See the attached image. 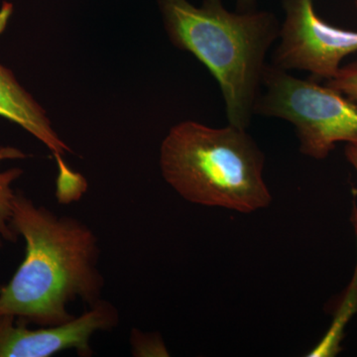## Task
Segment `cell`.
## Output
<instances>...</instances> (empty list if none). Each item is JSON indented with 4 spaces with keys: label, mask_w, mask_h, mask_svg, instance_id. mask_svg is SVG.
<instances>
[{
    "label": "cell",
    "mask_w": 357,
    "mask_h": 357,
    "mask_svg": "<svg viewBox=\"0 0 357 357\" xmlns=\"http://www.w3.org/2000/svg\"><path fill=\"white\" fill-rule=\"evenodd\" d=\"M11 229L25 241V256L0 288V317L39 326L76 318L67 307L81 299L89 307L102 299L105 279L95 232L73 217L58 215L15 192Z\"/></svg>",
    "instance_id": "obj_1"
},
{
    "label": "cell",
    "mask_w": 357,
    "mask_h": 357,
    "mask_svg": "<svg viewBox=\"0 0 357 357\" xmlns=\"http://www.w3.org/2000/svg\"><path fill=\"white\" fill-rule=\"evenodd\" d=\"M158 2L169 38L217 79L229 124L248 128L262 91L265 57L280 34L273 14L229 13L220 0H204L201 7L187 0Z\"/></svg>",
    "instance_id": "obj_2"
},
{
    "label": "cell",
    "mask_w": 357,
    "mask_h": 357,
    "mask_svg": "<svg viewBox=\"0 0 357 357\" xmlns=\"http://www.w3.org/2000/svg\"><path fill=\"white\" fill-rule=\"evenodd\" d=\"M159 162L166 182L190 203L243 213L271 204L264 155L246 129L180 122L162 142Z\"/></svg>",
    "instance_id": "obj_3"
},
{
    "label": "cell",
    "mask_w": 357,
    "mask_h": 357,
    "mask_svg": "<svg viewBox=\"0 0 357 357\" xmlns=\"http://www.w3.org/2000/svg\"><path fill=\"white\" fill-rule=\"evenodd\" d=\"M255 114L293 124L300 151L323 160L340 142L357 145V105L328 86L298 79L266 65Z\"/></svg>",
    "instance_id": "obj_4"
},
{
    "label": "cell",
    "mask_w": 357,
    "mask_h": 357,
    "mask_svg": "<svg viewBox=\"0 0 357 357\" xmlns=\"http://www.w3.org/2000/svg\"><path fill=\"white\" fill-rule=\"evenodd\" d=\"M314 0H284L285 21L273 66L303 70L326 81L337 76L340 63L357 52V32L328 24L316 13Z\"/></svg>",
    "instance_id": "obj_5"
},
{
    "label": "cell",
    "mask_w": 357,
    "mask_h": 357,
    "mask_svg": "<svg viewBox=\"0 0 357 357\" xmlns=\"http://www.w3.org/2000/svg\"><path fill=\"white\" fill-rule=\"evenodd\" d=\"M119 324L116 307L100 299L83 314L57 326L36 330L11 316L0 317V357H50L67 349L79 356H93L91 337L109 332Z\"/></svg>",
    "instance_id": "obj_6"
},
{
    "label": "cell",
    "mask_w": 357,
    "mask_h": 357,
    "mask_svg": "<svg viewBox=\"0 0 357 357\" xmlns=\"http://www.w3.org/2000/svg\"><path fill=\"white\" fill-rule=\"evenodd\" d=\"M0 116L17 124L48 148L57 160L59 169L65 168L64 156L72 152L59 137L43 107L22 86L13 70L0 63Z\"/></svg>",
    "instance_id": "obj_7"
},
{
    "label": "cell",
    "mask_w": 357,
    "mask_h": 357,
    "mask_svg": "<svg viewBox=\"0 0 357 357\" xmlns=\"http://www.w3.org/2000/svg\"><path fill=\"white\" fill-rule=\"evenodd\" d=\"M340 306L330 332L317 349L318 356H335L340 351V342L344 337V326L357 312V265L356 273L349 288L345 291L344 299Z\"/></svg>",
    "instance_id": "obj_8"
},
{
    "label": "cell",
    "mask_w": 357,
    "mask_h": 357,
    "mask_svg": "<svg viewBox=\"0 0 357 357\" xmlns=\"http://www.w3.org/2000/svg\"><path fill=\"white\" fill-rule=\"evenodd\" d=\"M22 174L23 170L21 168H11L0 172V234L4 241L8 243H16L18 239L10 227L13 199L15 197L13 184Z\"/></svg>",
    "instance_id": "obj_9"
},
{
    "label": "cell",
    "mask_w": 357,
    "mask_h": 357,
    "mask_svg": "<svg viewBox=\"0 0 357 357\" xmlns=\"http://www.w3.org/2000/svg\"><path fill=\"white\" fill-rule=\"evenodd\" d=\"M330 86L357 105V61L340 67L337 76L326 82Z\"/></svg>",
    "instance_id": "obj_10"
},
{
    "label": "cell",
    "mask_w": 357,
    "mask_h": 357,
    "mask_svg": "<svg viewBox=\"0 0 357 357\" xmlns=\"http://www.w3.org/2000/svg\"><path fill=\"white\" fill-rule=\"evenodd\" d=\"M86 190V183L79 174L70 172L59 175L57 181V198L60 204H70L83 196Z\"/></svg>",
    "instance_id": "obj_11"
},
{
    "label": "cell",
    "mask_w": 357,
    "mask_h": 357,
    "mask_svg": "<svg viewBox=\"0 0 357 357\" xmlns=\"http://www.w3.org/2000/svg\"><path fill=\"white\" fill-rule=\"evenodd\" d=\"M345 157L349 164L354 167V170L357 173V145L356 144H347L344 150ZM351 222L352 227H354V234H356L357 241V206L354 204V208L351 211Z\"/></svg>",
    "instance_id": "obj_12"
},
{
    "label": "cell",
    "mask_w": 357,
    "mask_h": 357,
    "mask_svg": "<svg viewBox=\"0 0 357 357\" xmlns=\"http://www.w3.org/2000/svg\"><path fill=\"white\" fill-rule=\"evenodd\" d=\"M28 155L15 147H0V163L6 160H16L27 158Z\"/></svg>",
    "instance_id": "obj_13"
},
{
    "label": "cell",
    "mask_w": 357,
    "mask_h": 357,
    "mask_svg": "<svg viewBox=\"0 0 357 357\" xmlns=\"http://www.w3.org/2000/svg\"><path fill=\"white\" fill-rule=\"evenodd\" d=\"M255 0H237L239 8L241 13H246V11H251Z\"/></svg>",
    "instance_id": "obj_14"
},
{
    "label": "cell",
    "mask_w": 357,
    "mask_h": 357,
    "mask_svg": "<svg viewBox=\"0 0 357 357\" xmlns=\"http://www.w3.org/2000/svg\"><path fill=\"white\" fill-rule=\"evenodd\" d=\"M3 246V237H2L1 234H0V249Z\"/></svg>",
    "instance_id": "obj_15"
}]
</instances>
